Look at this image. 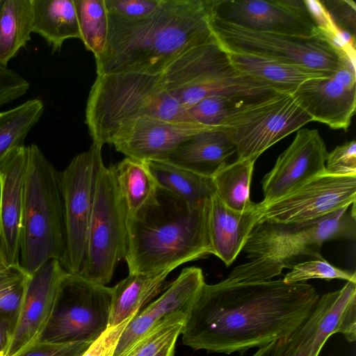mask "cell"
I'll use <instances>...</instances> for the list:
<instances>
[{
    "label": "cell",
    "mask_w": 356,
    "mask_h": 356,
    "mask_svg": "<svg viewBox=\"0 0 356 356\" xmlns=\"http://www.w3.org/2000/svg\"><path fill=\"white\" fill-rule=\"evenodd\" d=\"M91 343H54L38 341L13 356H81Z\"/></svg>",
    "instance_id": "ab89813d"
},
{
    "label": "cell",
    "mask_w": 356,
    "mask_h": 356,
    "mask_svg": "<svg viewBox=\"0 0 356 356\" xmlns=\"http://www.w3.org/2000/svg\"><path fill=\"white\" fill-rule=\"evenodd\" d=\"M327 172L337 175H356V142L355 140L337 146L328 152L325 161Z\"/></svg>",
    "instance_id": "f35d334b"
},
{
    "label": "cell",
    "mask_w": 356,
    "mask_h": 356,
    "mask_svg": "<svg viewBox=\"0 0 356 356\" xmlns=\"http://www.w3.org/2000/svg\"><path fill=\"white\" fill-rule=\"evenodd\" d=\"M161 0H104L108 15L115 17L135 20L152 13Z\"/></svg>",
    "instance_id": "74e56055"
},
{
    "label": "cell",
    "mask_w": 356,
    "mask_h": 356,
    "mask_svg": "<svg viewBox=\"0 0 356 356\" xmlns=\"http://www.w3.org/2000/svg\"><path fill=\"white\" fill-rule=\"evenodd\" d=\"M318 316L314 308L304 323L284 341L278 356H318L323 347L314 339Z\"/></svg>",
    "instance_id": "d590c367"
},
{
    "label": "cell",
    "mask_w": 356,
    "mask_h": 356,
    "mask_svg": "<svg viewBox=\"0 0 356 356\" xmlns=\"http://www.w3.org/2000/svg\"><path fill=\"white\" fill-rule=\"evenodd\" d=\"M111 302V287L66 272L49 320L38 341L93 342L108 327Z\"/></svg>",
    "instance_id": "9c48e42d"
},
{
    "label": "cell",
    "mask_w": 356,
    "mask_h": 356,
    "mask_svg": "<svg viewBox=\"0 0 356 356\" xmlns=\"http://www.w3.org/2000/svg\"><path fill=\"white\" fill-rule=\"evenodd\" d=\"M255 161L237 159L222 166L211 177L214 193L228 207L245 211L254 205L250 193Z\"/></svg>",
    "instance_id": "f1b7e54d"
},
{
    "label": "cell",
    "mask_w": 356,
    "mask_h": 356,
    "mask_svg": "<svg viewBox=\"0 0 356 356\" xmlns=\"http://www.w3.org/2000/svg\"><path fill=\"white\" fill-rule=\"evenodd\" d=\"M291 94L312 121L346 131L356 108L355 64L348 61L329 76L305 81Z\"/></svg>",
    "instance_id": "5bb4252c"
},
{
    "label": "cell",
    "mask_w": 356,
    "mask_h": 356,
    "mask_svg": "<svg viewBox=\"0 0 356 356\" xmlns=\"http://www.w3.org/2000/svg\"><path fill=\"white\" fill-rule=\"evenodd\" d=\"M209 15L248 29L302 37L321 33L305 0H206Z\"/></svg>",
    "instance_id": "4fadbf2b"
},
{
    "label": "cell",
    "mask_w": 356,
    "mask_h": 356,
    "mask_svg": "<svg viewBox=\"0 0 356 356\" xmlns=\"http://www.w3.org/2000/svg\"><path fill=\"white\" fill-rule=\"evenodd\" d=\"M29 82L16 71L0 65V107L24 96Z\"/></svg>",
    "instance_id": "60d3db41"
},
{
    "label": "cell",
    "mask_w": 356,
    "mask_h": 356,
    "mask_svg": "<svg viewBox=\"0 0 356 356\" xmlns=\"http://www.w3.org/2000/svg\"><path fill=\"white\" fill-rule=\"evenodd\" d=\"M33 33L31 0H3L0 8V65L26 47Z\"/></svg>",
    "instance_id": "83f0119b"
},
{
    "label": "cell",
    "mask_w": 356,
    "mask_h": 356,
    "mask_svg": "<svg viewBox=\"0 0 356 356\" xmlns=\"http://www.w3.org/2000/svg\"><path fill=\"white\" fill-rule=\"evenodd\" d=\"M284 340L275 341L264 346L251 356H278Z\"/></svg>",
    "instance_id": "ee69618b"
},
{
    "label": "cell",
    "mask_w": 356,
    "mask_h": 356,
    "mask_svg": "<svg viewBox=\"0 0 356 356\" xmlns=\"http://www.w3.org/2000/svg\"><path fill=\"white\" fill-rule=\"evenodd\" d=\"M29 275L21 266L10 265L0 270V321L12 331L19 319Z\"/></svg>",
    "instance_id": "1f68e13d"
},
{
    "label": "cell",
    "mask_w": 356,
    "mask_h": 356,
    "mask_svg": "<svg viewBox=\"0 0 356 356\" xmlns=\"http://www.w3.org/2000/svg\"><path fill=\"white\" fill-rule=\"evenodd\" d=\"M106 47L97 75L161 74L184 51L216 40L206 0H161L149 15L125 20L108 15Z\"/></svg>",
    "instance_id": "7a4b0ae2"
},
{
    "label": "cell",
    "mask_w": 356,
    "mask_h": 356,
    "mask_svg": "<svg viewBox=\"0 0 356 356\" xmlns=\"http://www.w3.org/2000/svg\"><path fill=\"white\" fill-rule=\"evenodd\" d=\"M66 272L58 260L51 259L29 275L19 319L5 356H13L38 340L49 320Z\"/></svg>",
    "instance_id": "e0dca14e"
},
{
    "label": "cell",
    "mask_w": 356,
    "mask_h": 356,
    "mask_svg": "<svg viewBox=\"0 0 356 356\" xmlns=\"http://www.w3.org/2000/svg\"><path fill=\"white\" fill-rule=\"evenodd\" d=\"M319 297L306 282L205 283L186 315L181 339L195 350L226 355L259 348L289 337Z\"/></svg>",
    "instance_id": "6da1fadb"
},
{
    "label": "cell",
    "mask_w": 356,
    "mask_h": 356,
    "mask_svg": "<svg viewBox=\"0 0 356 356\" xmlns=\"http://www.w3.org/2000/svg\"><path fill=\"white\" fill-rule=\"evenodd\" d=\"M311 121L291 92H277L242 104L220 127L234 143L238 159L257 160L270 147Z\"/></svg>",
    "instance_id": "30bf717a"
},
{
    "label": "cell",
    "mask_w": 356,
    "mask_h": 356,
    "mask_svg": "<svg viewBox=\"0 0 356 356\" xmlns=\"http://www.w3.org/2000/svg\"><path fill=\"white\" fill-rule=\"evenodd\" d=\"M209 22L225 51L275 59L328 74L352 62L321 30L316 35L302 37L253 31L209 15Z\"/></svg>",
    "instance_id": "52a82bcc"
},
{
    "label": "cell",
    "mask_w": 356,
    "mask_h": 356,
    "mask_svg": "<svg viewBox=\"0 0 356 356\" xmlns=\"http://www.w3.org/2000/svg\"><path fill=\"white\" fill-rule=\"evenodd\" d=\"M33 33L40 35L52 53L60 51L64 42L80 39L74 0H31Z\"/></svg>",
    "instance_id": "d4e9b609"
},
{
    "label": "cell",
    "mask_w": 356,
    "mask_h": 356,
    "mask_svg": "<svg viewBox=\"0 0 356 356\" xmlns=\"http://www.w3.org/2000/svg\"><path fill=\"white\" fill-rule=\"evenodd\" d=\"M215 128L140 117L120 129L110 144L126 157L143 161H163L192 136Z\"/></svg>",
    "instance_id": "2e32d148"
},
{
    "label": "cell",
    "mask_w": 356,
    "mask_h": 356,
    "mask_svg": "<svg viewBox=\"0 0 356 356\" xmlns=\"http://www.w3.org/2000/svg\"><path fill=\"white\" fill-rule=\"evenodd\" d=\"M27 146L13 149L0 164V232L10 265L20 264Z\"/></svg>",
    "instance_id": "d6986e66"
},
{
    "label": "cell",
    "mask_w": 356,
    "mask_h": 356,
    "mask_svg": "<svg viewBox=\"0 0 356 356\" xmlns=\"http://www.w3.org/2000/svg\"><path fill=\"white\" fill-rule=\"evenodd\" d=\"M355 198L356 175H333L325 170L273 202L257 203L259 222H310L351 206Z\"/></svg>",
    "instance_id": "7c38bea8"
},
{
    "label": "cell",
    "mask_w": 356,
    "mask_h": 356,
    "mask_svg": "<svg viewBox=\"0 0 356 356\" xmlns=\"http://www.w3.org/2000/svg\"><path fill=\"white\" fill-rule=\"evenodd\" d=\"M311 279L325 280L339 279L347 282H356V275L355 272L333 266L322 257L298 263L291 268L282 280L286 283L293 284L305 282Z\"/></svg>",
    "instance_id": "e575fe53"
},
{
    "label": "cell",
    "mask_w": 356,
    "mask_h": 356,
    "mask_svg": "<svg viewBox=\"0 0 356 356\" xmlns=\"http://www.w3.org/2000/svg\"><path fill=\"white\" fill-rule=\"evenodd\" d=\"M140 117L188 122L186 108L161 86L159 74L124 72L97 75L86 109L92 143L110 144L123 127Z\"/></svg>",
    "instance_id": "3957f363"
},
{
    "label": "cell",
    "mask_w": 356,
    "mask_h": 356,
    "mask_svg": "<svg viewBox=\"0 0 356 356\" xmlns=\"http://www.w3.org/2000/svg\"><path fill=\"white\" fill-rule=\"evenodd\" d=\"M283 266L277 261L261 257L234 268L224 281L229 283H252L272 280L280 275Z\"/></svg>",
    "instance_id": "8d00e7d4"
},
{
    "label": "cell",
    "mask_w": 356,
    "mask_h": 356,
    "mask_svg": "<svg viewBox=\"0 0 356 356\" xmlns=\"http://www.w3.org/2000/svg\"><path fill=\"white\" fill-rule=\"evenodd\" d=\"M176 341L170 343L163 347L154 356H174Z\"/></svg>",
    "instance_id": "7dc6e473"
},
{
    "label": "cell",
    "mask_w": 356,
    "mask_h": 356,
    "mask_svg": "<svg viewBox=\"0 0 356 356\" xmlns=\"http://www.w3.org/2000/svg\"><path fill=\"white\" fill-rule=\"evenodd\" d=\"M0 356H1V355H0Z\"/></svg>",
    "instance_id": "681fc988"
},
{
    "label": "cell",
    "mask_w": 356,
    "mask_h": 356,
    "mask_svg": "<svg viewBox=\"0 0 356 356\" xmlns=\"http://www.w3.org/2000/svg\"><path fill=\"white\" fill-rule=\"evenodd\" d=\"M318 321L315 339L324 346L334 334H342L349 342L356 339V282L324 293L316 305Z\"/></svg>",
    "instance_id": "cb8c5ba5"
},
{
    "label": "cell",
    "mask_w": 356,
    "mask_h": 356,
    "mask_svg": "<svg viewBox=\"0 0 356 356\" xmlns=\"http://www.w3.org/2000/svg\"><path fill=\"white\" fill-rule=\"evenodd\" d=\"M111 166L127 220H144L160 208V190L146 161L125 157Z\"/></svg>",
    "instance_id": "7402d4cb"
},
{
    "label": "cell",
    "mask_w": 356,
    "mask_h": 356,
    "mask_svg": "<svg viewBox=\"0 0 356 356\" xmlns=\"http://www.w3.org/2000/svg\"><path fill=\"white\" fill-rule=\"evenodd\" d=\"M245 103L220 95L208 96L186 108L187 120L191 123L220 127L233 111Z\"/></svg>",
    "instance_id": "836d02e7"
},
{
    "label": "cell",
    "mask_w": 356,
    "mask_h": 356,
    "mask_svg": "<svg viewBox=\"0 0 356 356\" xmlns=\"http://www.w3.org/2000/svg\"><path fill=\"white\" fill-rule=\"evenodd\" d=\"M257 203L245 211L226 206L215 194L210 197L209 236L212 254L227 266L236 259L259 222Z\"/></svg>",
    "instance_id": "ffe728a7"
},
{
    "label": "cell",
    "mask_w": 356,
    "mask_h": 356,
    "mask_svg": "<svg viewBox=\"0 0 356 356\" xmlns=\"http://www.w3.org/2000/svg\"><path fill=\"white\" fill-rule=\"evenodd\" d=\"M234 152V143L227 132L220 127L192 136L163 161L212 177Z\"/></svg>",
    "instance_id": "44dd1931"
},
{
    "label": "cell",
    "mask_w": 356,
    "mask_h": 356,
    "mask_svg": "<svg viewBox=\"0 0 356 356\" xmlns=\"http://www.w3.org/2000/svg\"><path fill=\"white\" fill-rule=\"evenodd\" d=\"M80 40L95 59L104 52L108 39V21L104 0H74Z\"/></svg>",
    "instance_id": "4dcf8cb0"
},
{
    "label": "cell",
    "mask_w": 356,
    "mask_h": 356,
    "mask_svg": "<svg viewBox=\"0 0 356 356\" xmlns=\"http://www.w3.org/2000/svg\"><path fill=\"white\" fill-rule=\"evenodd\" d=\"M12 331L10 327L0 321V355L5 356L10 339Z\"/></svg>",
    "instance_id": "f6af8a7d"
},
{
    "label": "cell",
    "mask_w": 356,
    "mask_h": 356,
    "mask_svg": "<svg viewBox=\"0 0 356 356\" xmlns=\"http://www.w3.org/2000/svg\"><path fill=\"white\" fill-rule=\"evenodd\" d=\"M102 147L92 143L90 148L76 155L60 172L65 222L64 269L81 274L87 248L98 171L103 163Z\"/></svg>",
    "instance_id": "8fae6325"
},
{
    "label": "cell",
    "mask_w": 356,
    "mask_h": 356,
    "mask_svg": "<svg viewBox=\"0 0 356 356\" xmlns=\"http://www.w3.org/2000/svg\"><path fill=\"white\" fill-rule=\"evenodd\" d=\"M10 266L0 232V270Z\"/></svg>",
    "instance_id": "bcb514c9"
},
{
    "label": "cell",
    "mask_w": 356,
    "mask_h": 356,
    "mask_svg": "<svg viewBox=\"0 0 356 356\" xmlns=\"http://www.w3.org/2000/svg\"><path fill=\"white\" fill-rule=\"evenodd\" d=\"M130 319H127L115 327H108L99 338L91 343L81 356H113L119 338Z\"/></svg>",
    "instance_id": "7bdbcfd3"
},
{
    "label": "cell",
    "mask_w": 356,
    "mask_h": 356,
    "mask_svg": "<svg viewBox=\"0 0 356 356\" xmlns=\"http://www.w3.org/2000/svg\"><path fill=\"white\" fill-rule=\"evenodd\" d=\"M20 265L31 275L65 254V222L60 172L35 144L27 146Z\"/></svg>",
    "instance_id": "5b68a950"
},
{
    "label": "cell",
    "mask_w": 356,
    "mask_h": 356,
    "mask_svg": "<svg viewBox=\"0 0 356 356\" xmlns=\"http://www.w3.org/2000/svg\"><path fill=\"white\" fill-rule=\"evenodd\" d=\"M44 104L31 99L0 112V164L15 148L24 145L25 138L44 113Z\"/></svg>",
    "instance_id": "f546056e"
},
{
    "label": "cell",
    "mask_w": 356,
    "mask_h": 356,
    "mask_svg": "<svg viewBox=\"0 0 356 356\" xmlns=\"http://www.w3.org/2000/svg\"><path fill=\"white\" fill-rule=\"evenodd\" d=\"M127 214L112 166L101 164L88 234L86 256L81 276L106 285L127 249Z\"/></svg>",
    "instance_id": "ba28073f"
},
{
    "label": "cell",
    "mask_w": 356,
    "mask_h": 356,
    "mask_svg": "<svg viewBox=\"0 0 356 356\" xmlns=\"http://www.w3.org/2000/svg\"><path fill=\"white\" fill-rule=\"evenodd\" d=\"M159 190L168 193L187 208L210 199L214 188L211 177H204L165 161H146Z\"/></svg>",
    "instance_id": "4316f807"
},
{
    "label": "cell",
    "mask_w": 356,
    "mask_h": 356,
    "mask_svg": "<svg viewBox=\"0 0 356 356\" xmlns=\"http://www.w3.org/2000/svg\"><path fill=\"white\" fill-rule=\"evenodd\" d=\"M3 0H0V8H1V5L3 3Z\"/></svg>",
    "instance_id": "c3c4849f"
},
{
    "label": "cell",
    "mask_w": 356,
    "mask_h": 356,
    "mask_svg": "<svg viewBox=\"0 0 356 356\" xmlns=\"http://www.w3.org/2000/svg\"><path fill=\"white\" fill-rule=\"evenodd\" d=\"M350 207L307 222H259L243 251L250 259L266 257L290 269L302 261L322 258L321 250L325 241L355 238V204Z\"/></svg>",
    "instance_id": "8992f818"
},
{
    "label": "cell",
    "mask_w": 356,
    "mask_h": 356,
    "mask_svg": "<svg viewBox=\"0 0 356 356\" xmlns=\"http://www.w3.org/2000/svg\"><path fill=\"white\" fill-rule=\"evenodd\" d=\"M334 24L342 31L355 36L356 6L353 1H321Z\"/></svg>",
    "instance_id": "b9f144b4"
},
{
    "label": "cell",
    "mask_w": 356,
    "mask_h": 356,
    "mask_svg": "<svg viewBox=\"0 0 356 356\" xmlns=\"http://www.w3.org/2000/svg\"><path fill=\"white\" fill-rule=\"evenodd\" d=\"M205 283L200 268H184L156 300L131 318L119 338L113 356H123L145 334L174 314L182 312L186 315Z\"/></svg>",
    "instance_id": "ac0fdd59"
},
{
    "label": "cell",
    "mask_w": 356,
    "mask_h": 356,
    "mask_svg": "<svg viewBox=\"0 0 356 356\" xmlns=\"http://www.w3.org/2000/svg\"><path fill=\"white\" fill-rule=\"evenodd\" d=\"M327 151L316 129H301L262 179L264 205L325 171Z\"/></svg>",
    "instance_id": "9a60e30c"
},
{
    "label": "cell",
    "mask_w": 356,
    "mask_h": 356,
    "mask_svg": "<svg viewBox=\"0 0 356 356\" xmlns=\"http://www.w3.org/2000/svg\"><path fill=\"white\" fill-rule=\"evenodd\" d=\"M210 199L168 219L127 220L125 260L129 273L175 270L212 254L209 236Z\"/></svg>",
    "instance_id": "277c9868"
},
{
    "label": "cell",
    "mask_w": 356,
    "mask_h": 356,
    "mask_svg": "<svg viewBox=\"0 0 356 356\" xmlns=\"http://www.w3.org/2000/svg\"><path fill=\"white\" fill-rule=\"evenodd\" d=\"M225 52L235 70L270 83L286 92H291L309 79L332 74L275 59L243 53Z\"/></svg>",
    "instance_id": "484cf974"
},
{
    "label": "cell",
    "mask_w": 356,
    "mask_h": 356,
    "mask_svg": "<svg viewBox=\"0 0 356 356\" xmlns=\"http://www.w3.org/2000/svg\"><path fill=\"white\" fill-rule=\"evenodd\" d=\"M173 269L129 273L112 289L108 327H115L138 313L165 289V280Z\"/></svg>",
    "instance_id": "603a6c76"
},
{
    "label": "cell",
    "mask_w": 356,
    "mask_h": 356,
    "mask_svg": "<svg viewBox=\"0 0 356 356\" xmlns=\"http://www.w3.org/2000/svg\"><path fill=\"white\" fill-rule=\"evenodd\" d=\"M185 319L184 313L174 314L145 334L123 356H154L170 343L177 341Z\"/></svg>",
    "instance_id": "d6a6232c"
}]
</instances>
